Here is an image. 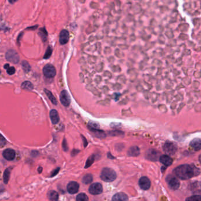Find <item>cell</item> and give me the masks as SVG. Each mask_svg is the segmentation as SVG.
<instances>
[{
  "mask_svg": "<svg viewBox=\"0 0 201 201\" xmlns=\"http://www.w3.org/2000/svg\"><path fill=\"white\" fill-rule=\"evenodd\" d=\"M175 175L182 180H187L200 173V170L193 165L185 164L176 167L173 170Z\"/></svg>",
  "mask_w": 201,
  "mask_h": 201,
  "instance_id": "6da1fadb",
  "label": "cell"
},
{
  "mask_svg": "<svg viewBox=\"0 0 201 201\" xmlns=\"http://www.w3.org/2000/svg\"><path fill=\"white\" fill-rule=\"evenodd\" d=\"M117 178L116 172L109 168H104L103 169L101 174L100 178L102 181L106 182H111L114 181Z\"/></svg>",
  "mask_w": 201,
  "mask_h": 201,
  "instance_id": "7a4b0ae2",
  "label": "cell"
},
{
  "mask_svg": "<svg viewBox=\"0 0 201 201\" xmlns=\"http://www.w3.org/2000/svg\"><path fill=\"white\" fill-rule=\"evenodd\" d=\"M163 149L164 152L168 155L174 154L178 149L177 145L171 141H167L164 145Z\"/></svg>",
  "mask_w": 201,
  "mask_h": 201,
  "instance_id": "3957f363",
  "label": "cell"
},
{
  "mask_svg": "<svg viewBox=\"0 0 201 201\" xmlns=\"http://www.w3.org/2000/svg\"><path fill=\"white\" fill-rule=\"evenodd\" d=\"M166 182L169 188L172 190H177L180 186V182L179 180L172 175H169L167 176Z\"/></svg>",
  "mask_w": 201,
  "mask_h": 201,
  "instance_id": "277c9868",
  "label": "cell"
},
{
  "mask_svg": "<svg viewBox=\"0 0 201 201\" xmlns=\"http://www.w3.org/2000/svg\"><path fill=\"white\" fill-rule=\"evenodd\" d=\"M6 58L8 61L14 64H17L20 61L19 55L14 50H8L6 54Z\"/></svg>",
  "mask_w": 201,
  "mask_h": 201,
  "instance_id": "5b68a950",
  "label": "cell"
},
{
  "mask_svg": "<svg viewBox=\"0 0 201 201\" xmlns=\"http://www.w3.org/2000/svg\"><path fill=\"white\" fill-rule=\"evenodd\" d=\"M43 73L47 78H53L56 75V70L51 64H47L43 68Z\"/></svg>",
  "mask_w": 201,
  "mask_h": 201,
  "instance_id": "8992f818",
  "label": "cell"
},
{
  "mask_svg": "<svg viewBox=\"0 0 201 201\" xmlns=\"http://www.w3.org/2000/svg\"><path fill=\"white\" fill-rule=\"evenodd\" d=\"M89 191L92 195H99L103 192L102 185L99 183H95L91 185L89 187Z\"/></svg>",
  "mask_w": 201,
  "mask_h": 201,
  "instance_id": "52a82bcc",
  "label": "cell"
},
{
  "mask_svg": "<svg viewBox=\"0 0 201 201\" xmlns=\"http://www.w3.org/2000/svg\"><path fill=\"white\" fill-rule=\"evenodd\" d=\"M60 102L63 106L66 107L69 106L71 102V100H70V95L67 92V91L63 90L60 93Z\"/></svg>",
  "mask_w": 201,
  "mask_h": 201,
  "instance_id": "ba28073f",
  "label": "cell"
},
{
  "mask_svg": "<svg viewBox=\"0 0 201 201\" xmlns=\"http://www.w3.org/2000/svg\"><path fill=\"white\" fill-rule=\"evenodd\" d=\"M139 185L143 190H148L151 185V182L149 179L146 176L142 177L139 181Z\"/></svg>",
  "mask_w": 201,
  "mask_h": 201,
  "instance_id": "9c48e42d",
  "label": "cell"
},
{
  "mask_svg": "<svg viewBox=\"0 0 201 201\" xmlns=\"http://www.w3.org/2000/svg\"><path fill=\"white\" fill-rule=\"evenodd\" d=\"M67 191L69 193L71 194H74L77 193L79 189V185L76 182H70L68 185L67 187Z\"/></svg>",
  "mask_w": 201,
  "mask_h": 201,
  "instance_id": "30bf717a",
  "label": "cell"
},
{
  "mask_svg": "<svg viewBox=\"0 0 201 201\" xmlns=\"http://www.w3.org/2000/svg\"><path fill=\"white\" fill-rule=\"evenodd\" d=\"M69 39V32L66 30H63L60 34L59 41L61 44L64 45L67 43Z\"/></svg>",
  "mask_w": 201,
  "mask_h": 201,
  "instance_id": "8fae6325",
  "label": "cell"
},
{
  "mask_svg": "<svg viewBox=\"0 0 201 201\" xmlns=\"http://www.w3.org/2000/svg\"><path fill=\"white\" fill-rule=\"evenodd\" d=\"M159 153L154 149H150L146 153V157L152 161H156L159 156Z\"/></svg>",
  "mask_w": 201,
  "mask_h": 201,
  "instance_id": "7c38bea8",
  "label": "cell"
},
{
  "mask_svg": "<svg viewBox=\"0 0 201 201\" xmlns=\"http://www.w3.org/2000/svg\"><path fill=\"white\" fill-rule=\"evenodd\" d=\"M3 157L7 160H13L16 156V152L12 149H7L3 153Z\"/></svg>",
  "mask_w": 201,
  "mask_h": 201,
  "instance_id": "4fadbf2b",
  "label": "cell"
},
{
  "mask_svg": "<svg viewBox=\"0 0 201 201\" xmlns=\"http://www.w3.org/2000/svg\"><path fill=\"white\" fill-rule=\"evenodd\" d=\"M160 162L166 166H169L172 164V159L168 155H162L159 158Z\"/></svg>",
  "mask_w": 201,
  "mask_h": 201,
  "instance_id": "5bb4252c",
  "label": "cell"
},
{
  "mask_svg": "<svg viewBox=\"0 0 201 201\" xmlns=\"http://www.w3.org/2000/svg\"><path fill=\"white\" fill-rule=\"evenodd\" d=\"M50 117L53 124H57L60 120V117L57 111L55 109H53L50 112Z\"/></svg>",
  "mask_w": 201,
  "mask_h": 201,
  "instance_id": "9a60e30c",
  "label": "cell"
},
{
  "mask_svg": "<svg viewBox=\"0 0 201 201\" xmlns=\"http://www.w3.org/2000/svg\"><path fill=\"white\" fill-rule=\"evenodd\" d=\"M190 146L195 150L198 151L201 149V139H194L190 142Z\"/></svg>",
  "mask_w": 201,
  "mask_h": 201,
  "instance_id": "2e32d148",
  "label": "cell"
},
{
  "mask_svg": "<svg viewBox=\"0 0 201 201\" xmlns=\"http://www.w3.org/2000/svg\"><path fill=\"white\" fill-rule=\"evenodd\" d=\"M128 199L129 198L127 195H126L125 193H123V192L117 193L115 194L112 197V200L114 201H117V200L125 201V200H128Z\"/></svg>",
  "mask_w": 201,
  "mask_h": 201,
  "instance_id": "e0dca14e",
  "label": "cell"
},
{
  "mask_svg": "<svg viewBox=\"0 0 201 201\" xmlns=\"http://www.w3.org/2000/svg\"><path fill=\"white\" fill-rule=\"evenodd\" d=\"M140 154V150L138 147L137 146H132L131 147L128 152V154L130 156H138Z\"/></svg>",
  "mask_w": 201,
  "mask_h": 201,
  "instance_id": "ac0fdd59",
  "label": "cell"
},
{
  "mask_svg": "<svg viewBox=\"0 0 201 201\" xmlns=\"http://www.w3.org/2000/svg\"><path fill=\"white\" fill-rule=\"evenodd\" d=\"M47 197L50 200H57L59 199V194L55 190H51L47 193Z\"/></svg>",
  "mask_w": 201,
  "mask_h": 201,
  "instance_id": "d6986e66",
  "label": "cell"
},
{
  "mask_svg": "<svg viewBox=\"0 0 201 201\" xmlns=\"http://www.w3.org/2000/svg\"><path fill=\"white\" fill-rule=\"evenodd\" d=\"M21 88L23 89L30 91V90H32L33 89V85L30 82L25 81L22 83Z\"/></svg>",
  "mask_w": 201,
  "mask_h": 201,
  "instance_id": "ffe728a7",
  "label": "cell"
},
{
  "mask_svg": "<svg viewBox=\"0 0 201 201\" xmlns=\"http://www.w3.org/2000/svg\"><path fill=\"white\" fill-rule=\"evenodd\" d=\"M44 92H45L46 95L49 97V99L50 100V101H51L54 104H57V100H56V99L55 98V97L53 96V95L52 94V93H51L50 91H49V90H47V89H44Z\"/></svg>",
  "mask_w": 201,
  "mask_h": 201,
  "instance_id": "44dd1931",
  "label": "cell"
},
{
  "mask_svg": "<svg viewBox=\"0 0 201 201\" xmlns=\"http://www.w3.org/2000/svg\"><path fill=\"white\" fill-rule=\"evenodd\" d=\"M93 181V176L91 174L86 175L82 179V182L85 184H89Z\"/></svg>",
  "mask_w": 201,
  "mask_h": 201,
  "instance_id": "7402d4cb",
  "label": "cell"
},
{
  "mask_svg": "<svg viewBox=\"0 0 201 201\" xmlns=\"http://www.w3.org/2000/svg\"><path fill=\"white\" fill-rule=\"evenodd\" d=\"M39 35L41 37L43 41L45 42L47 40V32L44 28H41L39 32Z\"/></svg>",
  "mask_w": 201,
  "mask_h": 201,
  "instance_id": "603a6c76",
  "label": "cell"
},
{
  "mask_svg": "<svg viewBox=\"0 0 201 201\" xmlns=\"http://www.w3.org/2000/svg\"><path fill=\"white\" fill-rule=\"evenodd\" d=\"M76 200L77 201H86L89 200V197L85 193H82L78 194L77 196Z\"/></svg>",
  "mask_w": 201,
  "mask_h": 201,
  "instance_id": "cb8c5ba5",
  "label": "cell"
},
{
  "mask_svg": "<svg viewBox=\"0 0 201 201\" xmlns=\"http://www.w3.org/2000/svg\"><path fill=\"white\" fill-rule=\"evenodd\" d=\"M10 176V168H7L4 173V176H3V179H4V182L5 183H7L8 181H9V178Z\"/></svg>",
  "mask_w": 201,
  "mask_h": 201,
  "instance_id": "d4e9b609",
  "label": "cell"
},
{
  "mask_svg": "<svg viewBox=\"0 0 201 201\" xmlns=\"http://www.w3.org/2000/svg\"><path fill=\"white\" fill-rule=\"evenodd\" d=\"M22 67H23V70H24V71L25 73H27V72H29L31 70V67H30V65L29 64V63L27 61H23L22 62Z\"/></svg>",
  "mask_w": 201,
  "mask_h": 201,
  "instance_id": "484cf974",
  "label": "cell"
},
{
  "mask_svg": "<svg viewBox=\"0 0 201 201\" xmlns=\"http://www.w3.org/2000/svg\"><path fill=\"white\" fill-rule=\"evenodd\" d=\"M94 161H95V155H92L90 157H89V159L87 160L85 168H87L89 166H90L93 164Z\"/></svg>",
  "mask_w": 201,
  "mask_h": 201,
  "instance_id": "4316f807",
  "label": "cell"
},
{
  "mask_svg": "<svg viewBox=\"0 0 201 201\" xmlns=\"http://www.w3.org/2000/svg\"><path fill=\"white\" fill-rule=\"evenodd\" d=\"M186 200H193V201H201V196L200 195H195L190 196L189 197H188L186 199Z\"/></svg>",
  "mask_w": 201,
  "mask_h": 201,
  "instance_id": "83f0119b",
  "label": "cell"
},
{
  "mask_svg": "<svg viewBox=\"0 0 201 201\" xmlns=\"http://www.w3.org/2000/svg\"><path fill=\"white\" fill-rule=\"evenodd\" d=\"M51 54H52V49L51 48H50V47H49L46 51V53L44 54V59H47L49 58L50 57V56H51Z\"/></svg>",
  "mask_w": 201,
  "mask_h": 201,
  "instance_id": "f1b7e54d",
  "label": "cell"
},
{
  "mask_svg": "<svg viewBox=\"0 0 201 201\" xmlns=\"http://www.w3.org/2000/svg\"><path fill=\"white\" fill-rule=\"evenodd\" d=\"M7 72L8 74L10 75H13L16 72V68L14 67H10L7 70Z\"/></svg>",
  "mask_w": 201,
  "mask_h": 201,
  "instance_id": "f546056e",
  "label": "cell"
},
{
  "mask_svg": "<svg viewBox=\"0 0 201 201\" xmlns=\"http://www.w3.org/2000/svg\"><path fill=\"white\" fill-rule=\"evenodd\" d=\"M63 148L64 149V150L65 151H67L68 150V146H67V142L66 140V139H64L63 142Z\"/></svg>",
  "mask_w": 201,
  "mask_h": 201,
  "instance_id": "4dcf8cb0",
  "label": "cell"
},
{
  "mask_svg": "<svg viewBox=\"0 0 201 201\" xmlns=\"http://www.w3.org/2000/svg\"><path fill=\"white\" fill-rule=\"evenodd\" d=\"M59 171H60V168H59L56 169L51 173V177H53V176H54L55 175H56L58 173V172H59Z\"/></svg>",
  "mask_w": 201,
  "mask_h": 201,
  "instance_id": "1f68e13d",
  "label": "cell"
},
{
  "mask_svg": "<svg viewBox=\"0 0 201 201\" xmlns=\"http://www.w3.org/2000/svg\"><path fill=\"white\" fill-rule=\"evenodd\" d=\"M1 147H3V146H4L6 145V139L4 138V137L1 135Z\"/></svg>",
  "mask_w": 201,
  "mask_h": 201,
  "instance_id": "d6a6232c",
  "label": "cell"
},
{
  "mask_svg": "<svg viewBox=\"0 0 201 201\" xmlns=\"http://www.w3.org/2000/svg\"><path fill=\"white\" fill-rule=\"evenodd\" d=\"M18 1V0H9V2L11 3V4H14L16 2H17Z\"/></svg>",
  "mask_w": 201,
  "mask_h": 201,
  "instance_id": "836d02e7",
  "label": "cell"
},
{
  "mask_svg": "<svg viewBox=\"0 0 201 201\" xmlns=\"http://www.w3.org/2000/svg\"><path fill=\"white\" fill-rule=\"evenodd\" d=\"M9 67H10V65H9L8 64H5L4 66V68H6V69H7V70Z\"/></svg>",
  "mask_w": 201,
  "mask_h": 201,
  "instance_id": "e575fe53",
  "label": "cell"
},
{
  "mask_svg": "<svg viewBox=\"0 0 201 201\" xmlns=\"http://www.w3.org/2000/svg\"><path fill=\"white\" fill-rule=\"evenodd\" d=\"M42 171V168L41 167H39V169H38V172H39V173H41Z\"/></svg>",
  "mask_w": 201,
  "mask_h": 201,
  "instance_id": "d590c367",
  "label": "cell"
},
{
  "mask_svg": "<svg viewBox=\"0 0 201 201\" xmlns=\"http://www.w3.org/2000/svg\"><path fill=\"white\" fill-rule=\"evenodd\" d=\"M199 161L200 162V163L201 164V154L199 156Z\"/></svg>",
  "mask_w": 201,
  "mask_h": 201,
  "instance_id": "8d00e7d4",
  "label": "cell"
}]
</instances>
